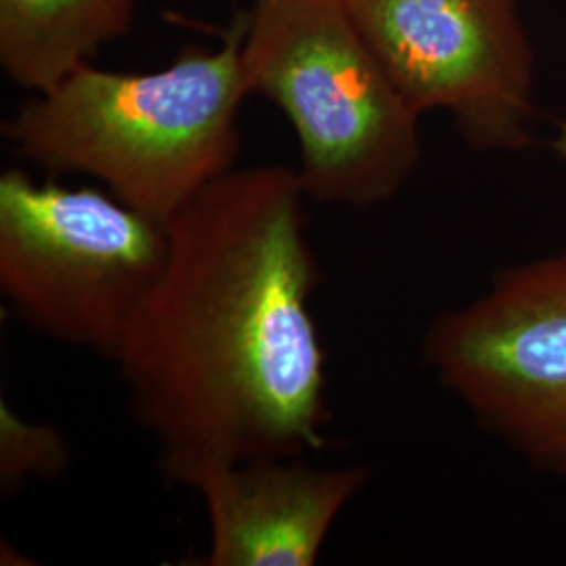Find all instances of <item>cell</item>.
I'll return each instance as SVG.
<instances>
[{
  "label": "cell",
  "mask_w": 566,
  "mask_h": 566,
  "mask_svg": "<svg viewBox=\"0 0 566 566\" xmlns=\"http://www.w3.org/2000/svg\"><path fill=\"white\" fill-rule=\"evenodd\" d=\"M70 464V446L60 428L30 422L0 401V491L13 495L34 481L57 479Z\"/></svg>",
  "instance_id": "9c48e42d"
},
{
  "label": "cell",
  "mask_w": 566,
  "mask_h": 566,
  "mask_svg": "<svg viewBox=\"0 0 566 566\" xmlns=\"http://www.w3.org/2000/svg\"><path fill=\"white\" fill-rule=\"evenodd\" d=\"M166 224L112 193L0 177V292L21 324L116 361L163 271Z\"/></svg>",
  "instance_id": "277c9868"
},
{
  "label": "cell",
  "mask_w": 566,
  "mask_h": 566,
  "mask_svg": "<svg viewBox=\"0 0 566 566\" xmlns=\"http://www.w3.org/2000/svg\"><path fill=\"white\" fill-rule=\"evenodd\" d=\"M296 168H233L168 223L163 271L122 340L135 422L182 485L210 465L325 446L322 271Z\"/></svg>",
  "instance_id": "6da1fadb"
},
{
  "label": "cell",
  "mask_w": 566,
  "mask_h": 566,
  "mask_svg": "<svg viewBox=\"0 0 566 566\" xmlns=\"http://www.w3.org/2000/svg\"><path fill=\"white\" fill-rule=\"evenodd\" d=\"M369 481L365 465L254 458L210 465L182 485L208 514L206 566H313L346 506Z\"/></svg>",
  "instance_id": "52a82bcc"
},
{
  "label": "cell",
  "mask_w": 566,
  "mask_h": 566,
  "mask_svg": "<svg viewBox=\"0 0 566 566\" xmlns=\"http://www.w3.org/2000/svg\"><path fill=\"white\" fill-rule=\"evenodd\" d=\"M407 103L449 112L474 151L533 142L535 53L518 0H343Z\"/></svg>",
  "instance_id": "8992f818"
},
{
  "label": "cell",
  "mask_w": 566,
  "mask_h": 566,
  "mask_svg": "<svg viewBox=\"0 0 566 566\" xmlns=\"http://www.w3.org/2000/svg\"><path fill=\"white\" fill-rule=\"evenodd\" d=\"M242 67L248 93L290 122L308 200L371 208L411 181L422 158V116L343 0H252Z\"/></svg>",
  "instance_id": "3957f363"
},
{
  "label": "cell",
  "mask_w": 566,
  "mask_h": 566,
  "mask_svg": "<svg viewBox=\"0 0 566 566\" xmlns=\"http://www.w3.org/2000/svg\"><path fill=\"white\" fill-rule=\"evenodd\" d=\"M552 149L556 156L566 160V120L556 122V133L552 139Z\"/></svg>",
  "instance_id": "30bf717a"
},
{
  "label": "cell",
  "mask_w": 566,
  "mask_h": 566,
  "mask_svg": "<svg viewBox=\"0 0 566 566\" xmlns=\"http://www.w3.org/2000/svg\"><path fill=\"white\" fill-rule=\"evenodd\" d=\"M245 13L217 49H185L147 74L84 63L2 124L28 163L88 175L133 210L166 224L240 154L250 97L242 67Z\"/></svg>",
  "instance_id": "7a4b0ae2"
},
{
  "label": "cell",
  "mask_w": 566,
  "mask_h": 566,
  "mask_svg": "<svg viewBox=\"0 0 566 566\" xmlns=\"http://www.w3.org/2000/svg\"><path fill=\"white\" fill-rule=\"evenodd\" d=\"M135 0H0V65L44 93L128 34Z\"/></svg>",
  "instance_id": "ba28073f"
},
{
  "label": "cell",
  "mask_w": 566,
  "mask_h": 566,
  "mask_svg": "<svg viewBox=\"0 0 566 566\" xmlns=\"http://www.w3.org/2000/svg\"><path fill=\"white\" fill-rule=\"evenodd\" d=\"M422 353L476 424L566 479V250L497 271L426 325Z\"/></svg>",
  "instance_id": "5b68a950"
}]
</instances>
